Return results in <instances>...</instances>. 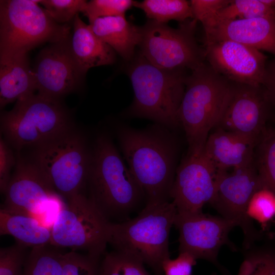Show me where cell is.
Instances as JSON below:
<instances>
[{
	"instance_id": "cell-28",
	"label": "cell",
	"mask_w": 275,
	"mask_h": 275,
	"mask_svg": "<svg viewBox=\"0 0 275 275\" xmlns=\"http://www.w3.org/2000/svg\"><path fill=\"white\" fill-rule=\"evenodd\" d=\"M144 265L134 255L114 250L103 255L99 264V275H150Z\"/></svg>"
},
{
	"instance_id": "cell-25",
	"label": "cell",
	"mask_w": 275,
	"mask_h": 275,
	"mask_svg": "<svg viewBox=\"0 0 275 275\" xmlns=\"http://www.w3.org/2000/svg\"><path fill=\"white\" fill-rule=\"evenodd\" d=\"M133 6L142 9L150 20L167 23L175 20L180 22L193 19L190 2L185 0H144L134 1Z\"/></svg>"
},
{
	"instance_id": "cell-35",
	"label": "cell",
	"mask_w": 275,
	"mask_h": 275,
	"mask_svg": "<svg viewBox=\"0 0 275 275\" xmlns=\"http://www.w3.org/2000/svg\"><path fill=\"white\" fill-rule=\"evenodd\" d=\"M231 0H191L193 19L206 25Z\"/></svg>"
},
{
	"instance_id": "cell-20",
	"label": "cell",
	"mask_w": 275,
	"mask_h": 275,
	"mask_svg": "<svg viewBox=\"0 0 275 275\" xmlns=\"http://www.w3.org/2000/svg\"><path fill=\"white\" fill-rule=\"evenodd\" d=\"M36 91L28 53L0 55V107L34 94Z\"/></svg>"
},
{
	"instance_id": "cell-9",
	"label": "cell",
	"mask_w": 275,
	"mask_h": 275,
	"mask_svg": "<svg viewBox=\"0 0 275 275\" xmlns=\"http://www.w3.org/2000/svg\"><path fill=\"white\" fill-rule=\"evenodd\" d=\"M57 213L50 228V245L84 250L99 259L108 244L109 222L83 193L73 196Z\"/></svg>"
},
{
	"instance_id": "cell-24",
	"label": "cell",
	"mask_w": 275,
	"mask_h": 275,
	"mask_svg": "<svg viewBox=\"0 0 275 275\" xmlns=\"http://www.w3.org/2000/svg\"><path fill=\"white\" fill-rule=\"evenodd\" d=\"M254 163L262 187L275 193V125H268L260 138Z\"/></svg>"
},
{
	"instance_id": "cell-1",
	"label": "cell",
	"mask_w": 275,
	"mask_h": 275,
	"mask_svg": "<svg viewBox=\"0 0 275 275\" xmlns=\"http://www.w3.org/2000/svg\"><path fill=\"white\" fill-rule=\"evenodd\" d=\"M166 128L157 124L142 130L125 127L118 131L122 152L146 204L170 201L178 148Z\"/></svg>"
},
{
	"instance_id": "cell-29",
	"label": "cell",
	"mask_w": 275,
	"mask_h": 275,
	"mask_svg": "<svg viewBox=\"0 0 275 275\" xmlns=\"http://www.w3.org/2000/svg\"><path fill=\"white\" fill-rule=\"evenodd\" d=\"M246 213L252 221L268 223L275 215V193L265 188L258 189L250 200Z\"/></svg>"
},
{
	"instance_id": "cell-6",
	"label": "cell",
	"mask_w": 275,
	"mask_h": 275,
	"mask_svg": "<svg viewBox=\"0 0 275 275\" xmlns=\"http://www.w3.org/2000/svg\"><path fill=\"white\" fill-rule=\"evenodd\" d=\"M29 158L67 200L87 186L91 158L86 136L74 126L32 148Z\"/></svg>"
},
{
	"instance_id": "cell-8",
	"label": "cell",
	"mask_w": 275,
	"mask_h": 275,
	"mask_svg": "<svg viewBox=\"0 0 275 275\" xmlns=\"http://www.w3.org/2000/svg\"><path fill=\"white\" fill-rule=\"evenodd\" d=\"M40 0L0 1V55L26 53L45 42L68 39L70 27L55 22Z\"/></svg>"
},
{
	"instance_id": "cell-2",
	"label": "cell",
	"mask_w": 275,
	"mask_h": 275,
	"mask_svg": "<svg viewBox=\"0 0 275 275\" xmlns=\"http://www.w3.org/2000/svg\"><path fill=\"white\" fill-rule=\"evenodd\" d=\"M89 199L110 223H121L140 207L145 194L111 139L98 135L92 148Z\"/></svg>"
},
{
	"instance_id": "cell-16",
	"label": "cell",
	"mask_w": 275,
	"mask_h": 275,
	"mask_svg": "<svg viewBox=\"0 0 275 275\" xmlns=\"http://www.w3.org/2000/svg\"><path fill=\"white\" fill-rule=\"evenodd\" d=\"M174 225L179 231V251L186 252L196 259L214 264L221 248L228 244L229 234L236 227L222 217L203 213L176 214Z\"/></svg>"
},
{
	"instance_id": "cell-12",
	"label": "cell",
	"mask_w": 275,
	"mask_h": 275,
	"mask_svg": "<svg viewBox=\"0 0 275 275\" xmlns=\"http://www.w3.org/2000/svg\"><path fill=\"white\" fill-rule=\"evenodd\" d=\"M275 109L262 86L231 82L229 95L216 127L259 139Z\"/></svg>"
},
{
	"instance_id": "cell-5",
	"label": "cell",
	"mask_w": 275,
	"mask_h": 275,
	"mask_svg": "<svg viewBox=\"0 0 275 275\" xmlns=\"http://www.w3.org/2000/svg\"><path fill=\"white\" fill-rule=\"evenodd\" d=\"M128 75L134 93L129 113L166 127L179 125L178 111L185 90L183 70L159 68L140 53L134 57Z\"/></svg>"
},
{
	"instance_id": "cell-14",
	"label": "cell",
	"mask_w": 275,
	"mask_h": 275,
	"mask_svg": "<svg viewBox=\"0 0 275 275\" xmlns=\"http://www.w3.org/2000/svg\"><path fill=\"white\" fill-rule=\"evenodd\" d=\"M69 39L50 43L37 56L32 70L38 94L61 100L82 84L85 74L71 54Z\"/></svg>"
},
{
	"instance_id": "cell-4",
	"label": "cell",
	"mask_w": 275,
	"mask_h": 275,
	"mask_svg": "<svg viewBox=\"0 0 275 275\" xmlns=\"http://www.w3.org/2000/svg\"><path fill=\"white\" fill-rule=\"evenodd\" d=\"M186 76L178 111L188 144V153L204 150L211 129L217 126L227 101L231 81L203 63Z\"/></svg>"
},
{
	"instance_id": "cell-27",
	"label": "cell",
	"mask_w": 275,
	"mask_h": 275,
	"mask_svg": "<svg viewBox=\"0 0 275 275\" xmlns=\"http://www.w3.org/2000/svg\"><path fill=\"white\" fill-rule=\"evenodd\" d=\"M263 17H275V9L266 6L261 0H231L203 27L205 29L218 23L236 19Z\"/></svg>"
},
{
	"instance_id": "cell-3",
	"label": "cell",
	"mask_w": 275,
	"mask_h": 275,
	"mask_svg": "<svg viewBox=\"0 0 275 275\" xmlns=\"http://www.w3.org/2000/svg\"><path fill=\"white\" fill-rule=\"evenodd\" d=\"M176 214L171 201L147 203L134 217L109 223L108 243L140 259L155 275H163L162 265L170 258L169 237Z\"/></svg>"
},
{
	"instance_id": "cell-18",
	"label": "cell",
	"mask_w": 275,
	"mask_h": 275,
	"mask_svg": "<svg viewBox=\"0 0 275 275\" xmlns=\"http://www.w3.org/2000/svg\"><path fill=\"white\" fill-rule=\"evenodd\" d=\"M204 30L205 42L231 40L275 57V17L225 21Z\"/></svg>"
},
{
	"instance_id": "cell-33",
	"label": "cell",
	"mask_w": 275,
	"mask_h": 275,
	"mask_svg": "<svg viewBox=\"0 0 275 275\" xmlns=\"http://www.w3.org/2000/svg\"><path fill=\"white\" fill-rule=\"evenodd\" d=\"M237 275H275V255L263 252L251 253L242 262Z\"/></svg>"
},
{
	"instance_id": "cell-23",
	"label": "cell",
	"mask_w": 275,
	"mask_h": 275,
	"mask_svg": "<svg viewBox=\"0 0 275 275\" xmlns=\"http://www.w3.org/2000/svg\"><path fill=\"white\" fill-rule=\"evenodd\" d=\"M0 234L13 236L16 243L25 247L50 245V228L36 217L3 208L0 210Z\"/></svg>"
},
{
	"instance_id": "cell-31",
	"label": "cell",
	"mask_w": 275,
	"mask_h": 275,
	"mask_svg": "<svg viewBox=\"0 0 275 275\" xmlns=\"http://www.w3.org/2000/svg\"><path fill=\"white\" fill-rule=\"evenodd\" d=\"M134 3L131 0H92L87 3L84 14L89 22L100 17L125 16Z\"/></svg>"
},
{
	"instance_id": "cell-38",
	"label": "cell",
	"mask_w": 275,
	"mask_h": 275,
	"mask_svg": "<svg viewBox=\"0 0 275 275\" xmlns=\"http://www.w3.org/2000/svg\"><path fill=\"white\" fill-rule=\"evenodd\" d=\"M262 86L270 102L275 109V57L267 62Z\"/></svg>"
},
{
	"instance_id": "cell-15",
	"label": "cell",
	"mask_w": 275,
	"mask_h": 275,
	"mask_svg": "<svg viewBox=\"0 0 275 275\" xmlns=\"http://www.w3.org/2000/svg\"><path fill=\"white\" fill-rule=\"evenodd\" d=\"M204 57L217 73L231 82L262 86L267 57L260 50L231 40L205 42Z\"/></svg>"
},
{
	"instance_id": "cell-17",
	"label": "cell",
	"mask_w": 275,
	"mask_h": 275,
	"mask_svg": "<svg viewBox=\"0 0 275 275\" xmlns=\"http://www.w3.org/2000/svg\"><path fill=\"white\" fill-rule=\"evenodd\" d=\"M15 171L5 191L3 208L35 217L57 201L58 194L39 169L16 154Z\"/></svg>"
},
{
	"instance_id": "cell-30",
	"label": "cell",
	"mask_w": 275,
	"mask_h": 275,
	"mask_svg": "<svg viewBox=\"0 0 275 275\" xmlns=\"http://www.w3.org/2000/svg\"><path fill=\"white\" fill-rule=\"evenodd\" d=\"M88 2L85 0H40L39 4L57 23L66 24L84 13Z\"/></svg>"
},
{
	"instance_id": "cell-19",
	"label": "cell",
	"mask_w": 275,
	"mask_h": 275,
	"mask_svg": "<svg viewBox=\"0 0 275 275\" xmlns=\"http://www.w3.org/2000/svg\"><path fill=\"white\" fill-rule=\"evenodd\" d=\"M259 140L216 128L210 133L204 152L216 172L237 169L253 161Z\"/></svg>"
},
{
	"instance_id": "cell-7",
	"label": "cell",
	"mask_w": 275,
	"mask_h": 275,
	"mask_svg": "<svg viewBox=\"0 0 275 275\" xmlns=\"http://www.w3.org/2000/svg\"><path fill=\"white\" fill-rule=\"evenodd\" d=\"M73 126L61 100L39 94L16 101L13 108L1 115V130L9 145L19 152L31 149Z\"/></svg>"
},
{
	"instance_id": "cell-26",
	"label": "cell",
	"mask_w": 275,
	"mask_h": 275,
	"mask_svg": "<svg viewBox=\"0 0 275 275\" xmlns=\"http://www.w3.org/2000/svg\"><path fill=\"white\" fill-rule=\"evenodd\" d=\"M47 245L32 248L22 275H63L65 253Z\"/></svg>"
},
{
	"instance_id": "cell-11",
	"label": "cell",
	"mask_w": 275,
	"mask_h": 275,
	"mask_svg": "<svg viewBox=\"0 0 275 275\" xmlns=\"http://www.w3.org/2000/svg\"><path fill=\"white\" fill-rule=\"evenodd\" d=\"M261 188L254 159L246 166L233 169L231 173L216 172L215 193L210 204L221 217L240 227L246 248H249L257 237L253 222L247 215V207L252 195Z\"/></svg>"
},
{
	"instance_id": "cell-21",
	"label": "cell",
	"mask_w": 275,
	"mask_h": 275,
	"mask_svg": "<svg viewBox=\"0 0 275 275\" xmlns=\"http://www.w3.org/2000/svg\"><path fill=\"white\" fill-rule=\"evenodd\" d=\"M69 46L75 62L85 74L91 68L111 65L115 61V51L94 33L78 14L73 20Z\"/></svg>"
},
{
	"instance_id": "cell-13",
	"label": "cell",
	"mask_w": 275,
	"mask_h": 275,
	"mask_svg": "<svg viewBox=\"0 0 275 275\" xmlns=\"http://www.w3.org/2000/svg\"><path fill=\"white\" fill-rule=\"evenodd\" d=\"M216 171L205 155L204 150L187 153L177 168L170 192V201L177 213L190 214L202 212L214 198Z\"/></svg>"
},
{
	"instance_id": "cell-32",
	"label": "cell",
	"mask_w": 275,
	"mask_h": 275,
	"mask_svg": "<svg viewBox=\"0 0 275 275\" xmlns=\"http://www.w3.org/2000/svg\"><path fill=\"white\" fill-rule=\"evenodd\" d=\"M100 260L74 251L65 253L63 275H99Z\"/></svg>"
},
{
	"instance_id": "cell-22",
	"label": "cell",
	"mask_w": 275,
	"mask_h": 275,
	"mask_svg": "<svg viewBox=\"0 0 275 275\" xmlns=\"http://www.w3.org/2000/svg\"><path fill=\"white\" fill-rule=\"evenodd\" d=\"M94 33L123 59L130 61L141 40V26L128 21L125 16L98 18L89 22Z\"/></svg>"
},
{
	"instance_id": "cell-10",
	"label": "cell",
	"mask_w": 275,
	"mask_h": 275,
	"mask_svg": "<svg viewBox=\"0 0 275 275\" xmlns=\"http://www.w3.org/2000/svg\"><path fill=\"white\" fill-rule=\"evenodd\" d=\"M197 22L194 19H188L174 29L149 19L141 26L140 54L159 68L195 69L205 59L204 49L195 38Z\"/></svg>"
},
{
	"instance_id": "cell-36",
	"label": "cell",
	"mask_w": 275,
	"mask_h": 275,
	"mask_svg": "<svg viewBox=\"0 0 275 275\" xmlns=\"http://www.w3.org/2000/svg\"><path fill=\"white\" fill-rule=\"evenodd\" d=\"M17 157L14 150L3 138L0 139V188L4 193L10 182L11 172L15 167Z\"/></svg>"
},
{
	"instance_id": "cell-34",
	"label": "cell",
	"mask_w": 275,
	"mask_h": 275,
	"mask_svg": "<svg viewBox=\"0 0 275 275\" xmlns=\"http://www.w3.org/2000/svg\"><path fill=\"white\" fill-rule=\"evenodd\" d=\"M25 246L18 243L0 250V275H22Z\"/></svg>"
},
{
	"instance_id": "cell-37",
	"label": "cell",
	"mask_w": 275,
	"mask_h": 275,
	"mask_svg": "<svg viewBox=\"0 0 275 275\" xmlns=\"http://www.w3.org/2000/svg\"><path fill=\"white\" fill-rule=\"evenodd\" d=\"M197 259L186 252L179 253L177 258H169L162 265L163 275H192Z\"/></svg>"
}]
</instances>
